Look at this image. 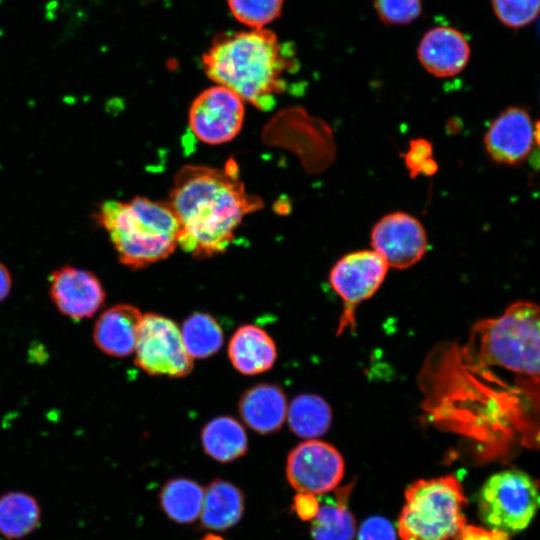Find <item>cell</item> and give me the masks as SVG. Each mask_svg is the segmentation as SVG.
I'll use <instances>...</instances> for the list:
<instances>
[{"mask_svg":"<svg viewBox=\"0 0 540 540\" xmlns=\"http://www.w3.org/2000/svg\"><path fill=\"white\" fill-rule=\"evenodd\" d=\"M539 308L511 304L476 322L463 344L432 353L421 376L424 410L483 459L539 440Z\"/></svg>","mask_w":540,"mask_h":540,"instance_id":"6da1fadb","label":"cell"},{"mask_svg":"<svg viewBox=\"0 0 540 540\" xmlns=\"http://www.w3.org/2000/svg\"><path fill=\"white\" fill-rule=\"evenodd\" d=\"M168 201L180 224L178 246L199 259L226 251L244 217L263 207L246 191L233 160L224 168L181 167Z\"/></svg>","mask_w":540,"mask_h":540,"instance_id":"7a4b0ae2","label":"cell"},{"mask_svg":"<svg viewBox=\"0 0 540 540\" xmlns=\"http://www.w3.org/2000/svg\"><path fill=\"white\" fill-rule=\"evenodd\" d=\"M206 75L262 111L271 110L296 67L294 51L267 28L224 32L202 56Z\"/></svg>","mask_w":540,"mask_h":540,"instance_id":"3957f363","label":"cell"},{"mask_svg":"<svg viewBox=\"0 0 540 540\" xmlns=\"http://www.w3.org/2000/svg\"><path fill=\"white\" fill-rule=\"evenodd\" d=\"M94 219L108 233L119 262L131 270L159 262L178 247L180 224L169 201L106 200Z\"/></svg>","mask_w":540,"mask_h":540,"instance_id":"277c9868","label":"cell"},{"mask_svg":"<svg viewBox=\"0 0 540 540\" xmlns=\"http://www.w3.org/2000/svg\"><path fill=\"white\" fill-rule=\"evenodd\" d=\"M404 496L397 523L402 540L459 539L466 527L463 508L467 499L455 476L417 480Z\"/></svg>","mask_w":540,"mask_h":540,"instance_id":"5b68a950","label":"cell"},{"mask_svg":"<svg viewBox=\"0 0 540 540\" xmlns=\"http://www.w3.org/2000/svg\"><path fill=\"white\" fill-rule=\"evenodd\" d=\"M538 506L537 481L517 469L503 470L490 476L478 496L482 522L490 530L506 535L524 530Z\"/></svg>","mask_w":540,"mask_h":540,"instance_id":"8992f818","label":"cell"},{"mask_svg":"<svg viewBox=\"0 0 540 540\" xmlns=\"http://www.w3.org/2000/svg\"><path fill=\"white\" fill-rule=\"evenodd\" d=\"M134 352L136 366L151 376L181 378L193 369L178 325L159 314L142 315Z\"/></svg>","mask_w":540,"mask_h":540,"instance_id":"52a82bcc","label":"cell"},{"mask_svg":"<svg viewBox=\"0 0 540 540\" xmlns=\"http://www.w3.org/2000/svg\"><path fill=\"white\" fill-rule=\"evenodd\" d=\"M388 269L384 259L372 249L347 253L333 265L329 282L343 302L337 335L346 328L355 329V308L376 293Z\"/></svg>","mask_w":540,"mask_h":540,"instance_id":"ba28073f","label":"cell"},{"mask_svg":"<svg viewBox=\"0 0 540 540\" xmlns=\"http://www.w3.org/2000/svg\"><path fill=\"white\" fill-rule=\"evenodd\" d=\"M244 114V101L232 90L216 84L194 99L188 122L197 139L217 145L227 143L238 135Z\"/></svg>","mask_w":540,"mask_h":540,"instance_id":"9c48e42d","label":"cell"},{"mask_svg":"<svg viewBox=\"0 0 540 540\" xmlns=\"http://www.w3.org/2000/svg\"><path fill=\"white\" fill-rule=\"evenodd\" d=\"M345 464L339 451L316 439L301 442L293 448L286 462V476L299 493L322 495L341 482Z\"/></svg>","mask_w":540,"mask_h":540,"instance_id":"30bf717a","label":"cell"},{"mask_svg":"<svg viewBox=\"0 0 540 540\" xmlns=\"http://www.w3.org/2000/svg\"><path fill=\"white\" fill-rule=\"evenodd\" d=\"M372 250L379 254L388 267L407 269L419 262L427 252L428 238L422 223L406 212L384 215L373 226L370 234Z\"/></svg>","mask_w":540,"mask_h":540,"instance_id":"8fae6325","label":"cell"},{"mask_svg":"<svg viewBox=\"0 0 540 540\" xmlns=\"http://www.w3.org/2000/svg\"><path fill=\"white\" fill-rule=\"evenodd\" d=\"M538 143V123L523 107L510 106L501 111L488 126L484 147L496 163L519 165Z\"/></svg>","mask_w":540,"mask_h":540,"instance_id":"7c38bea8","label":"cell"},{"mask_svg":"<svg viewBox=\"0 0 540 540\" xmlns=\"http://www.w3.org/2000/svg\"><path fill=\"white\" fill-rule=\"evenodd\" d=\"M49 293L56 308L73 320L91 318L104 304L106 293L92 272L62 266L51 273Z\"/></svg>","mask_w":540,"mask_h":540,"instance_id":"4fadbf2b","label":"cell"},{"mask_svg":"<svg viewBox=\"0 0 540 540\" xmlns=\"http://www.w3.org/2000/svg\"><path fill=\"white\" fill-rule=\"evenodd\" d=\"M471 49L466 37L456 28L437 26L421 38L417 56L424 69L435 77H452L467 66Z\"/></svg>","mask_w":540,"mask_h":540,"instance_id":"5bb4252c","label":"cell"},{"mask_svg":"<svg viewBox=\"0 0 540 540\" xmlns=\"http://www.w3.org/2000/svg\"><path fill=\"white\" fill-rule=\"evenodd\" d=\"M142 315L131 304L121 303L108 308L95 322V345L112 357L122 358L134 353Z\"/></svg>","mask_w":540,"mask_h":540,"instance_id":"9a60e30c","label":"cell"},{"mask_svg":"<svg viewBox=\"0 0 540 540\" xmlns=\"http://www.w3.org/2000/svg\"><path fill=\"white\" fill-rule=\"evenodd\" d=\"M287 407L283 390L278 385L269 383L257 384L247 389L238 404L242 420L260 434L278 431L286 419Z\"/></svg>","mask_w":540,"mask_h":540,"instance_id":"2e32d148","label":"cell"},{"mask_svg":"<svg viewBox=\"0 0 540 540\" xmlns=\"http://www.w3.org/2000/svg\"><path fill=\"white\" fill-rule=\"evenodd\" d=\"M228 356L234 368L244 375H257L270 370L277 358L273 339L262 328L245 324L232 335Z\"/></svg>","mask_w":540,"mask_h":540,"instance_id":"e0dca14e","label":"cell"},{"mask_svg":"<svg viewBox=\"0 0 540 540\" xmlns=\"http://www.w3.org/2000/svg\"><path fill=\"white\" fill-rule=\"evenodd\" d=\"M244 511V496L232 483L216 479L204 490L201 523L211 530H226L236 525Z\"/></svg>","mask_w":540,"mask_h":540,"instance_id":"ac0fdd59","label":"cell"},{"mask_svg":"<svg viewBox=\"0 0 540 540\" xmlns=\"http://www.w3.org/2000/svg\"><path fill=\"white\" fill-rule=\"evenodd\" d=\"M201 441L204 452L221 463L242 457L248 449L243 426L230 416L210 420L202 429Z\"/></svg>","mask_w":540,"mask_h":540,"instance_id":"d6986e66","label":"cell"},{"mask_svg":"<svg viewBox=\"0 0 540 540\" xmlns=\"http://www.w3.org/2000/svg\"><path fill=\"white\" fill-rule=\"evenodd\" d=\"M352 484L336 492V500L319 505L312 519L311 535L313 540H353L356 534V520L347 507V499Z\"/></svg>","mask_w":540,"mask_h":540,"instance_id":"ffe728a7","label":"cell"},{"mask_svg":"<svg viewBox=\"0 0 540 540\" xmlns=\"http://www.w3.org/2000/svg\"><path fill=\"white\" fill-rule=\"evenodd\" d=\"M286 418L293 433L305 439L324 435L332 422L329 404L315 394H299L287 407Z\"/></svg>","mask_w":540,"mask_h":540,"instance_id":"44dd1931","label":"cell"},{"mask_svg":"<svg viewBox=\"0 0 540 540\" xmlns=\"http://www.w3.org/2000/svg\"><path fill=\"white\" fill-rule=\"evenodd\" d=\"M37 500L20 491L0 497V534L8 539H20L33 532L40 522Z\"/></svg>","mask_w":540,"mask_h":540,"instance_id":"7402d4cb","label":"cell"},{"mask_svg":"<svg viewBox=\"0 0 540 540\" xmlns=\"http://www.w3.org/2000/svg\"><path fill=\"white\" fill-rule=\"evenodd\" d=\"M203 496V487L197 482L173 478L161 489L160 505L171 520L181 524L192 523L200 516Z\"/></svg>","mask_w":540,"mask_h":540,"instance_id":"603a6c76","label":"cell"},{"mask_svg":"<svg viewBox=\"0 0 540 540\" xmlns=\"http://www.w3.org/2000/svg\"><path fill=\"white\" fill-rule=\"evenodd\" d=\"M183 345L192 359H204L217 353L224 335L217 320L208 313L195 312L181 326Z\"/></svg>","mask_w":540,"mask_h":540,"instance_id":"cb8c5ba5","label":"cell"},{"mask_svg":"<svg viewBox=\"0 0 540 540\" xmlns=\"http://www.w3.org/2000/svg\"><path fill=\"white\" fill-rule=\"evenodd\" d=\"M284 0H227L234 18L249 29L265 28L281 14Z\"/></svg>","mask_w":540,"mask_h":540,"instance_id":"d4e9b609","label":"cell"},{"mask_svg":"<svg viewBox=\"0 0 540 540\" xmlns=\"http://www.w3.org/2000/svg\"><path fill=\"white\" fill-rule=\"evenodd\" d=\"M494 14L513 29L531 24L538 16L540 0H491Z\"/></svg>","mask_w":540,"mask_h":540,"instance_id":"484cf974","label":"cell"},{"mask_svg":"<svg viewBox=\"0 0 540 540\" xmlns=\"http://www.w3.org/2000/svg\"><path fill=\"white\" fill-rule=\"evenodd\" d=\"M379 19L387 25H405L422 12V0H373Z\"/></svg>","mask_w":540,"mask_h":540,"instance_id":"4316f807","label":"cell"},{"mask_svg":"<svg viewBox=\"0 0 540 540\" xmlns=\"http://www.w3.org/2000/svg\"><path fill=\"white\" fill-rule=\"evenodd\" d=\"M404 165L409 176L415 178L419 175L432 176L438 169L433 158V146L425 138H415L409 142L404 154Z\"/></svg>","mask_w":540,"mask_h":540,"instance_id":"83f0119b","label":"cell"},{"mask_svg":"<svg viewBox=\"0 0 540 540\" xmlns=\"http://www.w3.org/2000/svg\"><path fill=\"white\" fill-rule=\"evenodd\" d=\"M358 540H397V534L388 519L382 516H372L360 526Z\"/></svg>","mask_w":540,"mask_h":540,"instance_id":"f1b7e54d","label":"cell"},{"mask_svg":"<svg viewBox=\"0 0 540 540\" xmlns=\"http://www.w3.org/2000/svg\"><path fill=\"white\" fill-rule=\"evenodd\" d=\"M319 508L315 495L299 493L293 499L292 509L303 521L312 520Z\"/></svg>","mask_w":540,"mask_h":540,"instance_id":"f546056e","label":"cell"},{"mask_svg":"<svg viewBox=\"0 0 540 540\" xmlns=\"http://www.w3.org/2000/svg\"><path fill=\"white\" fill-rule=\"evenodd\" d=\"M12 278L8 268L0 262V302L4 301L10 294Z\"/></svg>","mask_w":540,"mask_h":540,"instance_id":"4dcf8cb0","label":"cell"},{"mask_svg":"<svg viewBox=\"0 0 540 540\" xmlns=\"http://www.w3.org/2000/svg\"><path fill=\"white\" fill-rule=\"evenodd\" d=\"M205 540H208V539H205ZM209 540H211V539H209ZM216 540H221V539H220V538H216Z\"/></svg>","mask_w":540,"mask_h":540,"instance_id":"1f68e13d","label":"cell"}]
</instances>
